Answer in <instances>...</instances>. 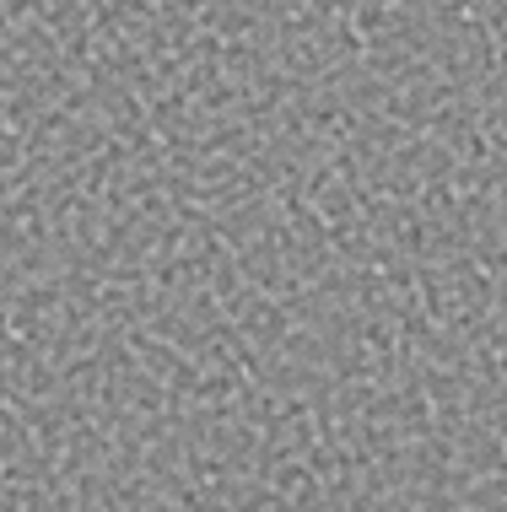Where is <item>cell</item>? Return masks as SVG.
Here are the masks:
<instances>
[]
</instances>
